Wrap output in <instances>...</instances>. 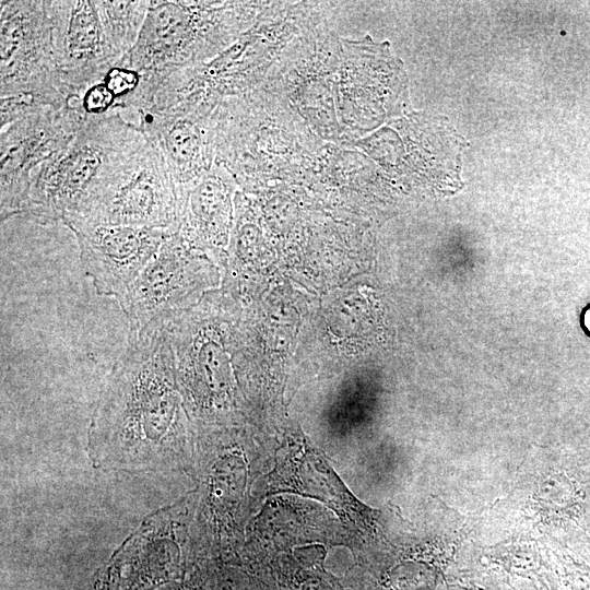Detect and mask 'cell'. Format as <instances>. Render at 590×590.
<instances>
[{
  "mask_svg": "<svg viewBox=\"0 0 590 590\" xmlns=\"http://www.w3.org/2000/svg\"><path fill=\"white\" fill-rule=\"evenodd\" d=\"M146 139L120 113L88 119L32 177L22 216L71 231L101 222L117 176Z\"/></svg>",
  "mask_w": 590,
  "mask_h": 590,
  "instance_id": "cell-2",
  "label": "cell"
},
{
  "mask_svg": "<svg viewBox=\"0 0 590 590\" xmlns=\"http://www.w3.org/2000/svg\"><path fill=\"white\" fill-rule=\"evenodd\" d=\"M107 45L117 61L134 46L150 1H94Z\"/></svg>",
  "mask_w": 590,
  "mask_h": 590,
  "instance_id": "cell-15",
  "label": "cell"
},
{
  "mask_svg": "<svg viewBox=\"0 0 590 590\" xmlns=\"http://www.w3.org/2000/svg\"><path fill=\"white\" fill-rule=\"evenodd\" d=\"M178 185L148 138L128 162L101 224L178 231Z\"/></svg>",
  "mask_w": 590,
  "mask_h": 590,
  "instance_id": "cell-10",
  "label": "cell"
},
{
  "mask_svg": "<svg viewBox=\"0 0 590 590\" xmlns=\"http://www.w3.org/2000/svg\"><path fill=\"white\" fill-rule=\"evenodd\" d=\"M84 272L98 295L122 298L170 229L116 224L86 225L72 231Z\"/></svg>",
  "mask_w": 590,
  "mask_h": 590,
  "instance_id": "cell-8",
  "label": "cell"
},
{
  "mask_svg": "<svg viewBox=\"0 0 590 590\" xmlns=\"http://www.w3.org/2000/svg\"><path fill=\"white\" fill-rule=\"evenodd\" d=\"M176 384L185 409L202 414L225 405L229 384L224 373L225 351L214 322L199 307L188 309L167 327Z\"/></svg>",
  "mask_w": 590,
  "mask_h": 590,
  "instance_id": "cell-7",
  "label": "cell"
},
{
  "mask_svg": "<svg viewBox=\"0 0 590 590\" xmlns=\"http://www.w3.org/2000/svg\"><path fill=\"white\" fill-rule=\"evenodd\" d=\"M187 509L186 498L160 509L119 547L121 590H156L184 576L188 565Z\"/></svg>",
  "mask_w": 590,
  "mask_h": 590,
  "instance_id": "cell-9",
  "label": "cell"
},
{
  "mask_svg": "<svg viewBox=\"0 0 590 590\" xmlns=\"http://www.w3.org/2000/svg\"><path fill=\"white\" fill-rule=\"evenodd\" d=\"M185 410L166 327L129 332L92 415V463L134 473L182 469L191 451Z\"/></svg>",
  "mask_w": 590,
  "mask_h": 590,
  "instance_id": "cell-1",
  "label": "cell"
},
{
  "mask_svg": "<svg viewBox=\"0 0 590 590\" xmlns=\"http://www.w3.org/2000/svg\"><path fill=\"white\" fill-rule=\"evenodd\" d=\"M0 127L73 96L58 69L48 1L0 2Z\"/></svg>",
  "mask_w": 590,
  "mask_h": 590,
  "instance_id": "cell-3",
  "label": "cell"
},
{
  "mask_svg": "<svg viewBox=\"0 0 590 590\" xmlns=\"http://www.w3.org/2000/svg\"><path fill=\"white\" fill-rule=\"evenodd\" d=\"M216 453L204 467L201 515L206 532L220 539L223 531L235 526L247 476L244 459L237 452L220 448Z\"/></svg>",
  "mask_w": 590,
  "mask_h": 590,
  "instance_id": "cell-14",
  "label": "cell"
},
{
  "mask_svg": "<svg viewBox=\"0 0 590 590\" xmlns=\"http://www.w3.org/2000/svg\"><path fill=\"white\" fill-rule=\"evenodd\" d=\"M580 326L583 332L590 337V303L580 312Z\"/></svg>",
  "mask_w": 590,
  "mask_h": 590,
  "instance_id": "cell-17",
  "label": "cell"
},
{
  "mask_svg": "<svg viewBox=\"0 0 590 590\" xmlns=\"http://www.w3.org/2000/svg\"><path fill=\"white\" fill-rule=\"evenodd\" d=\"M229 188L212 174L178 186V233L190 244L216 243L228 222Z\"/></svg>",
  "mask_w": 590,
  "mask_h": 590,
  "instance_id": "cell-13",
  "label": "cell"
},
{
  "mask_svg": "<svg viewBox=\"0 0 590 590\" xmlns=\"http://www.w3.org/2000/svg\"><path fill=\"white\" fill-rule=\"evenodd\" d=\"M86 121L67 104L38 109L1 128V222L22 216L33 175L63 152Z\"/></svg>",
  "mask_w": 590,
  "mask_h": 590,
  "instance_id": "cell-5",
  "label": "cell"
},
{
  "mask_svg": "<svg viewBox=\"0 0 590 590\" xmlns=\"http://www.w3.org/2000/svg\"><path fill=\"white\" fill-rule=\"evenodd\" d=\"M212 4L150 0L138 40L119 62L142 74L196 66L238 26L237 7Z\"/></svg>",
  "mask_w": 590,
  "mask_h": 590,
  "instance_id": "cell-4",
  "label": "cell"
},
{
  "mask_svg": "<svg viewBox=\"0 0 590 590\" xmlns=\"http://www.w3.org/2000/svg\"><path fill=\"white\" fill-rule=\"evenodd\" d=\"M209 111L210 107L181 104L139 114L133 121L156 146L178 186L200 177L209 166L215 134Z\"/></svg>",
  "mask_w": 590,
  "mask_h": 590,
  "instance_id": "cell-12",
  "label": "cell"
},
{
  "mask_svg": "<svg viewBox=\"0 0 590 590\" xmlns=\"http://www.w3.org/2000/svg\"><path fill=\"white\" fill-rule=\"evenodd\" d=\"M52 44L64 83L78 95L103 79L118 61L113 56L94 1H48Z\"/></svg>",
  "mask_w": 590,
  "mask_h": 590,
  "instance_id": "cell-11",
  "label": "cell"
},
{
  "mask_svg": "<svg viewBox=\"0 0 590 590\" xmlns=\"http://www.w3.org/2000/svg\"><path fill=\"white\" fill-rule=\"evenodd\" d=\"M206 284V264L178 232L170 234L118 300L130 333L167 327Z\"/></svg>",
  "mask_w": 590,
  "mask_h": 590,
  "instance_id": "cell-6",
  "label": "cell"
},
{
  "mask_svg": "<svg viewBox=\"0 0 590 590\" xmlns=\"http://www.w3.org/2000/svg\"><path fill=\"white\" fill-rule=\"evenodd\" d=\"M286 568L281 571L282 585L286 590H343L319 562L300 560Z\"/></svg>",
  "mask_w": 590,
  "mask_h": 590,
  "instance_id": "cell-16",
  "label": "cell"
}]
</instances>
